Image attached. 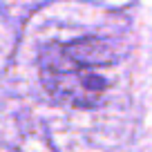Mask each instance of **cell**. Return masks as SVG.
Returning a JSON list of instances; mask_svg holds the SVG:
<instances>
[{"mask_svg": "<svg viewBox=\"0 0 152 152\" xmlns=\"http://www.w3.org/2000/svg\"><path fill=\"white\" fill-rule=\"evenodd\" d=\"M114 56L101 38L49 43L40 49V81L54 101L72 107H94L110 87Z\"/></svg>", "mask_w": 152, "mask_h": 152, "instance_id": "1", "label": "cell"}]
</instances>
